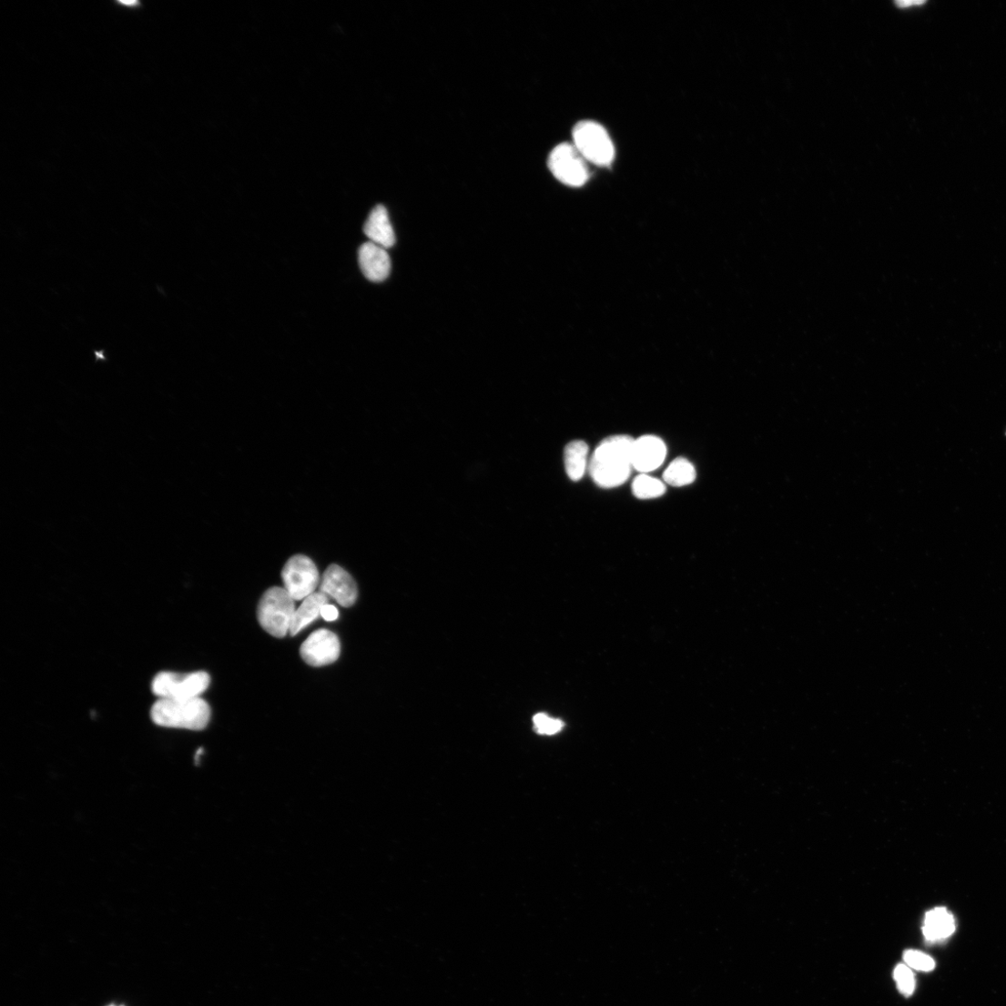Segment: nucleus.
<instances>
[{
	"mask_svg": "<svg viewBox=\"0 0 1006 1006\" xmlns=\"http://www.w3.org/2000/svg\"><path fill=\"white\" fill-rule=\"evenodd\" d=\"M635 439L615 435L604 439L595 449L588 466L595 484L602 489L622 486L631 475Z\"/></svg>",
	"mask_w": 1006,
	"mask_h": 1006,
	"instance_id": "f257e3e1",
	"label": "nucleus"
},
{
	"mask_svg": "<svg viewBox=\"0 0 1006 1006\" xmlns=\"http://www.w3.org/2000/svg\"><path fill=\"white\" fill-rule=\"evenodd\" d=\"M320 616L328 622H334L339 618V611L335 606L328 604V605L321 609Z\"/></svg>",
	"mask_w": 1006,
	"mask_h": 1006,
	"instance_id": "412c9836",
	"label": "nucleus"
},
{
	"mask_svg": "<svg viewBox=\"0 0 1006 1006\" xmlns=\"http://www.w3.org/2000/svg\"><path fill=\"white\" fill-rule=\"evenodd\" d=\"M904 960L909 968L920 971L930 972L936 967L935 960L932 957L918 950L906 951L904 953Z\"/></svg>",
	"mask_w": 1006,
	"mask_h": 1006,
	"instance_id": "a211bd4d",
	"label": "nucleus"
},
{
	"mask_svg": "<svg viewBox=\"0 0 1006 1006\" xmlns=\"http://www.w3.org/2000/svg\"><path fill=\"white\" fill-rule=\"evenodd\" d=\"M588 445L582 440L570 442L564 452L565 467L573 481L581 480L588 468Z\"/></svg>",
	"mask_w": 1006,
	"mask_h": 1006,
	"instance_id": "2eb2a0df",
	"label": "nucleus"
},
{
	"mask_svg": "<svg viewBox=\"0 0 1006 1006\" xmlns=\"http://www.w3.org/2000/svg\"><path fill=\"white\" fill-rule=\"evenodd\" d=\"M533 724L535 731L540 735L554 736L559 733L564 723L558 718H554L546 714L540 713L534 716Z\"/></svg>",
	"mask_w": 1006,
	"mask_h": 1006,
	"instance_id": "6ab92c4d",
	"label": "nucleus"
},
{
	"mask_svg": "<svg viewBox=\"0 0 1006 1006\" xmlns=\"http://www.w3.org/2000/svg\"><path fill=\"white\" fill-rule=\"evenodd\" d=\"M320 592L334 598L340 606L351 607L358 596L355 581L344 569L331 565L327 569L320 584Z\"/></svg>",
	"mask_w": 1006,
	"mask_h": 1006,
	"instance_id": "1a4fd4ad",
	"label": "nucleus"
},
{
	"mask_svg": "<svg viewBox=\"0 0 1006 1006\" xmlns=\"http://www.w3.org/2000/svg\"><path fill=\"white\" fill-rule=\"evenodd\" d=\"M955 931V920L945 908H937L925 915L922 932L928 940L940 941L950 938Z\"/></svg>",
	"mask_w": 1006,
	"mask_h": 1006,
	"instance_id": "ddd939ff",
	"label": "nucleus"
},
{
	"mask_svg": "<svg viewBox=\"0 0 1006 1006\" xmlns=\"http://www.w3.org/2000/svg\"><path fill=\"white\" fill-rule=\"evenodd\" d=\"M549 170L561 183L570 187H582L589 179L587 162L574 144L562 143L550 153Z\"/></svg>",
	"mask_w": 1006,
	"mask_h": 1006,
	"instance_id": "423d86ee",
	"label": "nucleus"
},
{
	"mask_svg": "<svg viewBox=\"0 0 1006 1006\" xmlns=\"http://www.w3.org/2000/svg\"><path fill=\"white\" fill-rule=\"evenodd\" d=\"M364 232L371 243L385 249H391L395 244L394 230L387 209L383 206H378L371 211L365 224Z\"/></svg>",
	"mask_w": 1006,
	"mask_h": 1006,
	"instance_id": "f8f14e48",
	"label": "nucleus"
},
{
	"mask_svg": "<svg viewBox=\"0 0 1006 1006\" xmlns=\"http://www.w3.org/2000/svg\"><path fill=\"white\" fill-rule=\"evenodd\" d=\"M359 264L366 278L375 283L386 279L391 272V259L387 249L371 241L360 248Z\"/></svg>",
	"mask_w": 1006,
	"mask_h": 1006,
	"instance_id": "9b49d317",
	"label": "nucleus"
},
{
	"mask_svg": "<svg viewBox=\"0 0 1006 1006\" xmlns=\"http://www.w3.org/2000/svg\"><path fill=\"white\" fill-rule=\"evenodd\" d=\"M340 655L338 635L327 629L317 630L302 644L300 655L308 665L320 667L333 664Z\"/></svg>",
	"mask_w": 1006,
	"mask_h": 1006,
	"instance_id": "6e6552de",
	"label": "nucleus"
},
{
	"mask_svg": "<svg viewBox=\"0 0 1006 1006\" xmlns=\"http://www.w3.org/2000/svg\"><path fill=\"white\" fill-rule=\"evenodd\" d=\"M285 589L294 600L305 599L319 585L320 575L313 561L306 555L292 556L281 572Z\"/></svg>",
	"mask_w": 1006,
	"mask_h": 1006,
	"instance_id": "0eeeda50",
	"label": "nucleus"
},
{
	"mask_svg": "<svg viewBox=\"0 0 1006 1006\" xmlns=\"http://www.w3.org/2000/svg\"><path fill=\"white\" fill-rule=\"evenodd\" d=\"M665 442L655 435H644L635 439L632 461L633 467L641 473L658 469L666 457Z\"/></svg>",
	"mask_w": 1006,
	"mask_h": 1006,
	"instance_id": "9d476101",
	"label": "nucleus"
},
{
	"mask_svg": "<svg viewBox=\"0 0 1006 1006\" xmlns=\"http://www.w3.org/2000/svg\"><path fill=\"white\" fill-rule=\"evenodd\" d=\"M329 603L330 597L321 592L313 593L305 598L294 615L290 632L291 635H296L314 622L320 615L321 609Z\"/></svg>",
	"mask_w": 1006,
	"mask_h": 1006,
	"instance_id": "4468645a",
	"label": "nucleus"
},
{
	"mask_svg": "<svg viewBox=\"0 0 1006 1006\" xmlns=\"http://www.w3.org/2000/svg\"><path fill=\"white\" fill-rule=\"evenodd\" d=\"M150 716L160 727L200 731L208 726L211 708L200 697L158 699L151 707Z\"/></svg>",
	"mask_w": 1006,
	"mask_h": 1006,
	"instance_id": "f03ea898",
	"label": "nucleus"
},
{
	"mask_svg": "<svg viewBox=\"0 0 1006 1006\" xmlns=\"http://www.w3.org/2000/svg\"><path fill=\"white\" fill-rule=\"evenodd\" d=\"M295 600L285 588L272 587L262 595L258 607V619L269 635L281 638L290 632Z\"/></svg>",
	"mask_w": 1006,
	"mask_h": 1006,
	"instance_id": "7ed1b4c3",
	"label": "nucleus"
},
{
	"mask_svg": "<svg viewBox=\"0 0 1006 1006\" xmlns=\"http://www.w3.org/2000/svg\"><path fill=\"white\" fill-rule=\"evenodd\" d=\"M632 491L637 499L648 500L663 496L666 489L661 480L641 473L634 480Z\"/></svg>",
	"mask_w": 1006,
	"mask_h": 1006,
	"instance_id": "f3484780",
	"label": "nucleus"
},
{
	"mask_svg": "<svg viewBox=\"0 0 1006 1006\" xmlns=\"http://www.w3.org/2000/svg\"><path fill=\"white\" fill-rule=\"evenodd\" d=\"M574 145L587 163L597 167H610L615 158L614 142L602 126L592 120H584L573 132Z\"/></svg>",
	"mask_w": 1006,
	"mask_h": 1006,
	"instance_id": "20e7f679",
	"label": "nucleus"
},
{
	"mask_svg": "<svg viewBox=\"0 0 1006 1006\" xmlns=\"http://www.w3.org/2000/svg\"><path fill=\"white\" fill-rule=\"evenodd\" d=\"M666 484L673 487H684L692 484L696 478L695 466L686 458L674 460L664 473Z\"/></svg>",
	"mask_w": 1006,
	"mask_h": 1006,
	"instance_id": "dca6fc26",
	"label": "nucleus"
},
{
	"mask_svg": "<svg viewBox=\"0 0 1006 1006\" xmlns=\"http://www.w3.org/2000/svg\"><path fill=\"white\" fill-rule=\"evenodd\" d=\"M894 978L901 993L910 996L915 990V979L913 973L906 964H899L894 972Z\"/></svg>",
	"mask_w": 1006,
	"mask_h": 1006,
	"instance_id": "aec40b11",
	"label": "nucleus"
},
{
	"mask_svg": "<svg viewBox=\"0 0 1006 1006\" xmlns=\"http://www.w3.org/2000/svg\"><path fill=\"white\" fill-rule=\"evenodd\" d=\"M208 673L189 674L160 672L152 680L151 690L158 699H192L203 695L210 686Z\"/></svg>",
	"mask_w": 1006,
	"mask_h": 1006,
	"instance_id": "39448f33",
	"label": "nucleus"
}]
</instances>
